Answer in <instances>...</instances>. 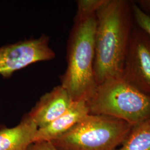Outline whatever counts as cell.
Segmentation results:
<instances>
[{
    "instance_id": "cell-1",
    "label": "cell",
    "mask_w": 150,
    "mask_h": 150,
    "mask_svg": "<svg viewBox=\"0 0 150 150\" xmlns=\"http://www.w3.org/2000/svg\"><path fill=\"white\" fill-rule=\"evenodd\" d=\"M94 74L97 85L121 77L134 28L133 1L102 0L96 11Z\"/></svg>"
},
{
    "instance_id": "cell-2",
    "label": "cell",
    "mask_w": 150,
    "mask_h": 150,
    "mask_svg": "<svg viewBox=\"0 0 150 150\" xmlns=\"http://www.w3.org/2000/svg\"><path fill=\"white\" fill-rule=\"evenodd\" d=\"M102 0H79L67 48V66L61 86L72 101L85 100L97 87L94 74L96 11Z\"/></svg>"
},
{
    "instance_id": "cell-3",
    "label": "cell",
    "mask_w": 150,
    "mask_h": 150,
    "mask_svg": "<svg viewBox=\"0 0 150 150\" xmlns=\"http://www.w3.org/2000/svg\"><path fill=\"white\" fill-rule=\"evenodd\" d=\"M87 103L90 114L111 116L132 126L150 119V96L121 77L97 85Z\"/></svg>"
},
{
    "instance_id": "cell-4",
    "label": "cell",
    "mask_w": 150,
    "mask_h": 150,
    "mask_svg": "<svg viewBox=\"0 0 150 150\" xmlns=\"http://www.w3.org/2000/svg\"><path fill=\"white\" fill-rule=\"evenodd\" d=\"M132 127L118 118L88 114L51 142L59 150H115Z\"/></svg>"
},
{
    "instance_id": "cell-5",
    "label": "cell",
    "mask_w": 150,
    "mask_h": 150,
    "mask_svg": "<svg viewBox=\"0 0 150 150\" xmlns=\"http://www.w3.org/2000/svg\"><path fill=\"white\" fill-rule=\"evenodd\" d=\"M121 77L150 96V36L136 23L129 39Z\"/></svg>"
},
{
    "instance_id": "cell-6",
    "label": "cell",
    "mask_w": 150,
    "mask_h": 150,
    "mask_svg": "<svg viewBox=\"0 0 150 150\" xmlns=\"http://www.w3.org/2000/svg\"><path fill=\"white\" fill-rule=\"evenodd\" d=\"M48 42L43 35L0 47V75L7 79L30 64L54 59L55 54Z\"/></svg>"
},
{
    "instance_id": "cell-7",
    "label": "cell",
    "mask_w": 150,
    "mask_h": 150,
    "mask_svg": "<svg viewBox=\"0 0 150 150\" xmlns=\"http://www.w3.org/2000/svg\"><path fill=\"white\" fill-rule=\"evenodd\" d=\"M73 102L66 89L56 86L41 96L27 115L40 129L59 117Z\"/></svg>"
},
{
    "instance_id": "cell-8",
    "label": "cell",
    "mask_w": 150,
    "mask_h": 150,
    "mask_svg": "<svg viewBox=\"0 0 150 150\" xmlns=\"http://www.w3.org/2000/svg\"><path fill=\"white\" fill-rule=\"evenodd\" d=\"M88 114L90 110L86 101H74L70 108L59 117L38 129L33 142L52 141L68 132Z\"/></svg>"
},
{
    "instance_id": "cell-9",
    "label": "cell",
    "mask_w": 150,
    "mask_h": 150,
    "mask_svg": "<svg viewBox=\"0 0 150 150\" xmlns=\"http://www.w3.org/2000/svg\"><path fill=\"white\" fill-rule=\"evenodd\" d=\"M38 127L26 115L12 127L0 128V150H27L33 142Z\"/></svg>"
},
{
    "instance_id": "cell-10",
    "label": "cell",
    "mask_w": 150,
    "mask_h": 150,
    "mask_svg": "<svg viewBox=\"0 0 150 150\" xmlns=\"http://www.w3.org/2000/svg\"><path fill=\"white\" fill-rule=\"evenodd\" d=\"M121 145L115 150H150V119L133 126Z\"/></svg>"
},
{
    "instance_id": "cell-11",
    "label": "cell",
    "mask_w": 150,
    "mask_h": 150,
    "mask_svg": "<svg viewBox=\"0 0 150 150\" xmlns=\"http://www.w3.org/2000/svg\"><path fill=\"white\" fill-rule=\"evenodd\" d=\"M133 11L135 23L150 36V16L143 12L133 1Z\"/></svg>"
},
{
    "instance_id": "cell-12",
    "label": "cell",
    "mask_w": 150,
    "mask_h": 150,
    "mask_svg": "<svg viewBox=\"0 0 150 150\" xmlns=\"http://www.w3.org/2000/svg\"><path fill=\"white\" fill-rule=\"evenodd\" d=\"M27 150H59L50 141H39L33 142Z\"/></svg>"
},
{
    "instance_id": "cell-13",
    "label": "cell",
    "mask_w": 150,
    "mask_h": 150,
    "mask_svg": "<svg viewBox=\"0 0 150 150\" xmlns=\"http://www.w3.org/2000/svg\"><path fill=\"white\" fill-rule=\"evenodd\" d=\"M134 2L141 11L150 16V0H140Z\"/></svg>"
}]
</instances>
